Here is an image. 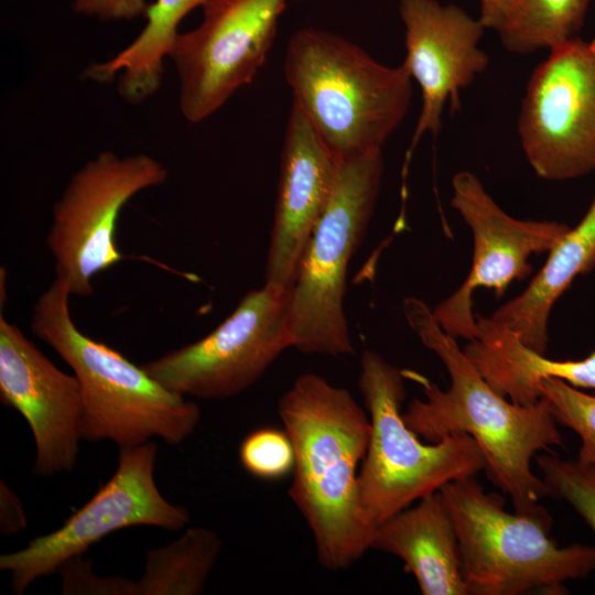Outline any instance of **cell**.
Returning <instances> with one entry per match:
<instances>
[{"label": "cell", "instance_id": "cell-1", "mask_svg": "<svg viewBox=\"0 0 595 595\" xmlns=\"http://www.w3.org/2000/svg\"><path fill=\"white\" fill-rule=\"evenodd\" d=\"M404 317L424 346L445 366L450 387L441 389L418 374L424 399L414 398L403 412L407 425L426 442L455 433L477 443L488 478L508 494L515 511L537 512L548 496L547 486L532 470L540 451L563 445L550 403L541 397L532 404H517L498 393L462 350L456 338L435 320L432 310L416 298L403 301Z\"/></svg>", "mask_w": 595, "mask_h": 595}, {"label": "cell", "instance_id": "cell-2", "mask_svg": "<svg viewBox=\"0 0 595 595\" xmlns=\"http://www.w3.org/2000/svg\"><path fill=\"white\" fill-rule=\"evenodd\" d=\"M278 413L295 455L289 496L312 533L317 560L329 571L348 569L370 550L375 531L361 508L358 478L369 416L347 389L312 372L283 393Z\"/></svg>", "mask_w": 595, "mask_h": 595}, {"label": "cell", "instance_id": "cell-3", "mask_svg": "<svg viewBox=\"0 0 595 595\" xmlns=\"http://www.w3.org/2000/svg\"><path fill=\"white\" fill-rule=\"evenodd\" d=\"M69 292L57 278L34 303L31 331L51 346L76 376L82 392V437L119 448L154 439L184 442L201 421V409L163 387L142 366L97 342L75 325Z\"/></svg>", "mask_w": 595, "mask_h": 595}, {"label": "cell", "instance_id": "cell-4", "mask_svg": "<svg viewBox=\"0 0 595 595\" xmlns=\"http://www.w3.org/2000/svg\"><path fill=\"white\" fill-rule=\"evenodd\" d=\"M283 72L296 102L338 159L382 145L403 121L412 77L336 33L302 28L286 44Z\"/></svg>", "mask_w": 595, "mask_h": 595}, {"label": "cell", "instance_id": "cell-5", "mask_svg": "<svg viewBox=\"0 0 595 595\" xmlns=\"http://www.w3.org/2000/svg\"><path fill=\"white\" fill-rule=\"evenodd\" d=\"M440 491L455 526L468 595L565 594L567 581L595 570V547L554 542L544 508L510 513L475 476Z\"/></svg>", "mask_w": 595, "mask_h": 595}, {"label": "cell", "instance_id": "cell-6", "mask_svg": "<svg viewBox=\"0 0 595 595\" xmlns=\"http://www.w3.org/2000/svg\"><path fill=\"white\" fill-rule=\"evenodd\" d=\"M358 383L370 420L359 493L365 518L374 529L445 484L485 468L470 435L455 433L432 443L407 425L401 411L407 394L404 371L377 351L364 350Z\"/></svg>", "mask_w": 595, "mask_h": 595}, {"label": "cell", "instance_id": "cell-7", "mask_svg": "<svg viewBox=\"0 0 595 595\" xmlns=\"http://www.w3.org/2000/svg\"><path fill=\"white\" fill-rule=\"evenodd\" d=\"M382 173L381 149L339 160L331 199L290 293L292 347L303 354H354L344 312L347 270L371 219Z\"/></svg>", "mask_w": 595, "mask_h": 595}, {"label": "cell", "instance_id": "cell-8", "mask_svg": "<svg viewBox=\"0 0 595 595\" xmlns=\"http://www.w3.org/2000/svg\"><path fill=\"white\" fill-rule=\"evenodd\" d=\"M156 454L153 441L119 448L112 476L62 527L2 554L0 570L10 573L12 593L23 595L36 578L57 572L67 560L83 555L115 531L137 526L184 529L191 521L188 510L166 500L156 486Z\"/></svg>", "mask_w": 595, "mask_h": 595}, {"label": "cell", "instance_id": "cell-9", "mask_svg": "<svg viewBox=\"0 0 595 595\" xmlns=\"http://www.w3.org/2000/svg\"><path fill=\"white\" fill-rule=\"evenodd\" d=\"M166 178L164 165L148 154L120 158L110 151L73 174L53 207L46 236L56 278L71 295L90 296L95 275L123 258L115 239L122 207Z\"/></svg>", "mask_w": 595, "mask_h": 595}, {"label": "cell", "instance_id": "cell-10", "mask_svg": "<svg viewBox=\"0 0 595 595\" xmlns=\"http://www.w3.org/2000/svg\"><path fill=\"white\" fill-rule=\"evenodd\" d=\"M290 293L267 283L250 290L205 337L141 366L163 387L184 397H235L292 347Z\"/></svg>", "mask_w": 595, "mask_h": 595}, {"label": "cell", "instance_id": "cell-11", "mask_svg": "<svg viewBox=\"0 0 595 595\" xmlns=\"http://www.w3.org/2000/svg\"><path fill=\"white\" fill-rule=\"evenodd\" d=\"M517 130L539 177L569 181L595 170V36L549 50L527 84Z\"/></svg>", "mask_w": 595, "mask_h": 595}, {"label": "cell", "instance_id": "cell-12", "mask_svg": "<svg viewBox=\"0 0 595 595\" xmlns=\"http://www.w3.org/2000/svg\"><path fill=\"white\" fill-rule=\"evenodd\" d=\"M202 8L201 24L178 33L169 52L180 79V109L191 123L210 117L253 80L286 0H207Z\"/></svg>", "mask_w": 595, "mask_h": 595}, {"label": "cell", "instance_id": "cell-13", "mask_svg": "<svg viewBox=\"0 0 595 595\" xmlns=\"http://www.w3.org/2000/svg\"><path fill=\"white\" fill-rule=\"evenodd\" d=\"M452 191L451 205L472 230L473 260L465 281L432 312L444 332L469 342L478 336L473 293L484 286L501 296L513 281L532 272L529 258L549 252L570 227L511 217L469 171L453 176Z\"/></svg>", "mask_w": 595, "mask_h": 595}, {"label": "cell", "instance_id": "cell-14", "mask_svg": "<svg viewBox=\"0 0 595 595\" xmlns=\"http://www.w3.org/2000/svg\"><path fill=\"white\" fill-rule=\"evenodd\" d=\"M0 401L26 421L35 444L33 474L72 472L82 437L83 401L76 376L58 369L0 315Z\"/></svg>", "mask_w": 595, "mask_h": 595}, {"label": "cell", "instance_id": "cell-15", "mask_svg": "<svg viewBox=\"0 0 595 595\" xmlns=\"http://www.w3.org/2000/svg\"><path fill=\"white\" fill-rule=\"evenodd\" d=\"M407 55L402 62L421 89L422 106L407 151L405 164L420 140L442 129L444 107L461 109V91L489 64L479 47L486 30L455 4L436 0H399Z\"/></svg>", "mask_w": 595, "mask_h": 595}, {"label": "cell", "instance_id": "cell-16", "mask_svg": "<svg viewBox=\"0 0 595 595\" xmlns=\"http://www.w3.org/2000/svg\"><path fill=\"white\" fill-rule=\"evenodd\" d=\"M339 160L293 101L281 152L264 283L292 289L307 242L331 199Z\"/></svg>", "mask_w": 595, "mask_h": 595}, {"label": "cell", "instance_id": "cell-17", "mask_svg": "<svg viewBox=\"0 0 595 595\" xmlns=\"http://www.w3.org/2000/svg\"><path fill=\"white\" fill-rule=\"evenodd\" d=\"M370 549L399 558L423 595H468L455 526L440 490L378 524Z\"/></svg>", "mask_w": 595, "mask_h": 595}, {"label": "cell", "instance_id": "cell-18", "mask_svg": "<svg viewBox=\"0 0 595 595\" xmlns=\"http://www.w3.org/2000/svg\"><path fill=\"white\" fill-rule=\"evenodd\" d=\"M595 267V195L581 221L549 251L527 289L490 316H476L478 329L505 331L539 354L548 347L552 307L573 280Z\"/></svg>", "mask_w": 595, "mask_h": 595}, {"label": "cell", "instance_id": "cell-19", "mask_svg": "<svg viewBox=\"0 0 595 595\" xmlns=\"http://www.w3.org/2000/svg\"><path fill=\"white\" fill-rule=\"evenodd\" d=\"M487 382L517 404L541 398L539 383L554 378L577 389L595 391V350L578 360H554L526 346L505 331H485L464 348Z\"/></svg>", "mask_w": 595, "mask_h": 595}, {"label": "cell", "instance_id": "cell-20", "mask_svg": "<svg viewBox=\"0 0 595 595\" xmlns=\"http://www.w3.org/2000/svg\"><path fill=\"white\" fill-rule=\"evenodd\" d=\"M207 0H155L144 14L140 34L112 58L91 65L85 73L97 82H108L120 73L118 91L130 104H140L159 89L163 60L169 56L177 26L192 10Z\"/></svg>", "mask_w": 595, "mask_h": 595}, {"label": "cell", "instance_id": "cell-21", "mask_svg": "<svg viewBox=\"0 0 595 595\" xmlns=\"http://www.w3.org/2000/svg\"><path fill=\"white\" fill-rule=\"evenodd\" d=\"M217 533L192 527L171 543L149 549L137 595H199L221 551Z\"/></svg>", "mask_w": 595, "mask_h": 595}, {"label": "cell", "instance_id": "cell-22", "mask_svg": "<svg viewBox=\"0 0 595 595\" xmlns=\"http://www.w3.org/2000/svg\"><path fill=\"white\" fill-rule=\"evenodd\" d=\"M591 0H520L517 18L499 35L504 47L515 54L550 50L578 36Z\"/></svg>", "mask_w": 595, "mask_h": 595}, {"label": "cell", "instance_id": "cell-23", "mask_svg": "<svg viewBox=\"0 0 595 595\" xmlns=\"http://www.w3.org/2000/svg\"><path fill=\"white\" fill-rule=\"evenodd\" d=\"M534 459L548 496L566 501L595 534V464L563 458L554 452Z\"/></svg>", "mask_w": 595, "mask_h": 595}, {"label": "cell", "instance_id": "cell-24", "mask_svg": "<svg viewBox=\"0 0 595 595\" xmlns=\"http://www.w3.org/2000/svg\"><path fill=\"white\" fill-rule=\"evenodd\" d=\"M539 390L541 397L549 401L558 424L578 435L581 446L577 458L595 464V396L554 378L541 380Z\"/></svg>", "mask_w": 595, "mask_h": 595}, {"label": "cell", "instance_id": "cell-25", "mask_svg": "<svg viewBox=\"0 0 595 595\" xmlns=\"http://www.w3.org/2000/svg\"><path fill=\"white\" fill-rule=\"evenodd\" d=\"M247 473L263 480H278L293 472L294 447L285 430L263 426L248 433L239 446Z\"/></svg>", "mask_w": 595, "mask_h": 595}, {"label": "cell", "instance_id": "cell-26", "mask_svg": "<svg viewBox=\"0 0 595 595\" xmlns=\"http://www.w3.org/2000/svg\"><path fill=\"white\" fill-rule=\"evenodd\" d=\"M64 595H137L136 581L122 576H98L83 555L63 563L58 571Z\"/></svg>", "mask_w": 595, "mask_h": 595}, {"label": "cell", "instance_id": "cell-27", "mask_svg": "<svg viewBox=\"0 0 595 595\" xmlns=\"http://www.w3.org/2000/svg\"><path fill=\"white\" fill-rule=\"evenodd\" d=\"M75 12L100 20H132L144 15L149 4L145 0H74Z\"/></svg>", "mask_w": 595, "mask_h": 595}, {"label": "cell", "instance_id": "cell-28", "mask_svg": "<svg viewBox=\"0 0 595 595\" xmlns=\"http://www.w3.org/2000/svg\"><path fill=\"white\" fill-rule=\"evenodd\" d=\"M28 528V519L18 495L0 482V534L11 537Z\"/></svg>", "mask_w": 595, "mask_h": 595}, {"label": "cell", "instance_id": "cell-29", "mask_svg": "<svg viewBox=\"0 0 595 595\" xmlns=\"http://www.w3.org/2000/svg\"><path fill=\"white\" fill-rule=\"evenodd\" d=\"M520 0H480L479 22L501 35L513 24Z\"/></svg>", "mask_w": 595, "mask_h": 595}]
</instances>
